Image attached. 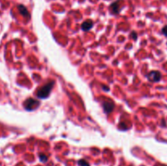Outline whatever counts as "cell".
<instances>
[{"label":"cell","instance_id":"1","mask_svg":"<svg viewBox=\"0 0 167 166\" xmlns=\"http://www.w3.org/2000/svg\"><path fill=\"white\" fill-rule=\"evenodd\" d=\"M55 85L54 81H51L48 82L47 84H46L43 86H42L41 88H39L38 90L37 96L39 99H46L50 95V93L52 91L53 86Z\"/></svg>","mask_w":167,"mask_h":166},{"label":"cell","instance_id":"2","mask_svg":"<svg viewBox=\"0 0 167 166\" xmlns=\"http://www.w3.org/2000/svg\"><path fill=\"white\" fill-rule=\"evenodd\" d=\"M39 106V102L35 100L34 99L30 98L28 100H26L24 103V107L27 111H32L36 109Z\"/></svg>","mask_w":167,"mask_h":166},{"label":"cell","instance_id":"3","mask_svg":"<svg viewBox=\"0 0 167 166\" xmlns=\"http://www.w3.org/2000/svg\"><path fill=\"white\" fill-rule=\"evenodd\" d=\"M147 78L149 79V81H152V82H158L161 78V75L158 71H152L148 74Z\"/></svg>","mask_w":167,"mask_h":166},{"label":"cell","instance_id":"4","mask_svg":"<svg viewBox=\"0 0 167 166\" xmlns=\"http://www.w3.org/2000/svg\"><path fill=\"white\" fill-rule=\"evenodd\" d=\"M114 103H113L112 101H105L103 102V108L105 113H110L112 112L113 109H114Z\"/></svg>","mask_w":167,"mask_h":166},{"label":"cell","instance_id":"5","mask_svg":"<svg viewBox=\"0 0 167 166\" xmlns=\"http://www.w3.org/2000/svg\"><path fill=\"white\" fill-rule=\"evenodd\" d=\"M120 1H116L110 5V10L113 14H118L121 11V6H120Z\"/></svg>","mask_w":167,"mask_h":166},{"label":"cell","instance_id":"6","mask_svg":"<svg viewBox=\"0 0 167 166\" xmlns=\"http://www.w3.org/2000/svg\"><path fill=\"white\" fill-rule=\"evenodd\" d=\"M93 27V21L91 20H87L84 22L82 23V25H81V29L83 31H88Z\"/></svg>","mask_w":167,"mask_h":166},{"label":"cell","instance_id":"7","mask_svg":"<svg viewBox=\"0 0 167 166\" xmlns=\"http://www.w3.org/2000/svg\"><path fill=\"white\" fill-rule=\"evenodd\" d=\"M18 10L20 11V13L23 16H25L26 18H30V13H29V11L27 10V8L24 6V5H19L18 6Z\"/></svg>","mask_w":167,"mask_h":166},{"label":"cell","instance_id":"8","mask_svg":"<svg viewBox=\"0 0 167 166\" xmlns=\"http://www.w3.org/2000/svg\"><path fill=\"white\" fill-rule=\"evenodd\" d=\"M78 166H90L89 163L87 162L86 160H83V159H81V160H78Z\"/></svg>","mask_w":167,"mask_h":166},{"label":"cell","instance_id":"9","mask_svg":"<svg viewBox=\"0 0 167 166\" xmlns=\"http://www.w3.org/2000/svg\"><path fill=\"white\" fill-rule=\"evenodd\" d=\"M39 159H40V161H41V162L44 163V162H47V161L48 157L45 155V154L41 153V154H39Z\"/></svg>","mask_w":167,"mask_h":166},{"label":"cell","instance_id":"10","mask_svg":"<svg viewBox=\"0 0 167 166\" xmlns=\"http://www.w3.org/2000/svg\"><path fill=\"white\" fill-rule=\"evenodd\" d=\"M161 33H163V35H165L166 37H167V25L164 26L163 29L161 30Z\"/></svg>","mask_w":167,"mask_h":166},{"label":"cell","instance_id":"11","mask_svg":"<svg viewBox=\"0 0 167 166\" xmlns=\"http://www.w3.org/2000/svg\"><path fill=\"white\" fill-rule=\"evenodd\" d=\"M131 35H132V36H133V37H134L133 38H134V40H135V39L137 38V37H137V34H136V33H131Z\"/></svg>","mask_w":167,"mask_h":166}]
</instances>
